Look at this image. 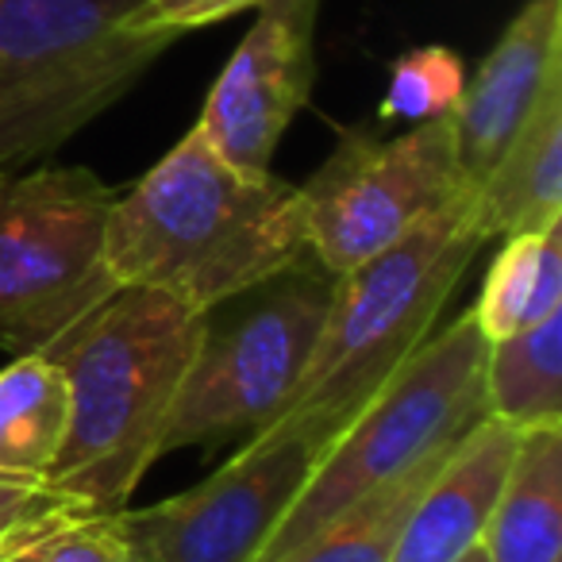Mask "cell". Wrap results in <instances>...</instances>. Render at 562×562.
Masks as SVG:
<instances>
[{"label": "cell", "instance_id": "obj_7", "mask_svg": "<svg viewBox=\"0 0 562 562\" xmlns=\"http://www.w3.org/2000/svg\"><path fill=\"white\" fill-rule=\"evenodd\" d=\"M331 281L336 273L305 258L204 313L193 362L166 424L162 454L255 436L278 420L328 316Z\"/></svg>", "mask_w": 562, "mask_h": 562}, {"label": "cell", "instance_id": "obj_11", "mask_svg": "<svg viewBox=\"0 0 562 562\" xmlns=\"http://www.w3.org/2000/svg\"><path fill=\"white\" fill-rule=\"evenodd\" d=\"M562 78V0H524L501 40L462 86L451 112L454 147L467 181L493 170L539 97Z\"/></svg>", "mask_w": 562, "mask_h": 562}, {"label": "cell", "instance_id": "obj_3", "mask_svg": "<svg viewBox=\"0 0 562 562\" xmlns=\"http://www.w3.org/2000/svg\"><path fill=\"white\" fill-rule=\"evenodd\" d=\"M485 243L470 189L390 250L336 273L305 374L273 424H297L331 443L420 351Z\"/></svg>", "mask_w": 562, "mask_h": 562}, {"label": "cell", "instance_id": "obj_22", "mask_svg": "<svg viewBox=\"0 0 562 562\" xmlns=\"http://www.w3.org/2000/svg\"><path fill=\"white\" fill-rule=\"evenodd\" d=\"M258 4H266V0H143L132 12V27L181 40V35L201 32V27L224 24L239 12H255Z\"/></svg>", "mask_w": 562, "mask_h": 562}, {"label": "cell", "instance_id": "obj_6", "mask_svg": "<svg viewBox=\"0 0 562 562\" xmlns=\"http://www.w3.org/2000/svg\"><path fill=\"white\" fill-rule=\"evenodd\" d=\"M116 189L86 166H40L0 186V347L58 355L120 293L104 262Z\"/></svg>", "mask_w": 562, "mask_h": 562}, {"label": "cell", "instance_id": "obj_18", "mask_svg": "<svg viewBox=\"0 0 562 562\" xmlns=\"http://www.w3.org/2000/svg\"><path fill=\"white\" fill-rule=\"evenodd\" d=\"M451 447L431 451L428 459L408 467L405 474L385 482L382 490L362 497L359 505L339 513L336 520L324 524L316 536H308L305 543H297L293 551H285L273 562H390L393 543H397L408 513H413V505L420 501L424 485L443 467Z\"/></svg>", "mask_w": 562, "mask_h": 562}, {"label": "cell", "instance_id": "obj_12", "mask_svg": "<svg viewBox=\"0 0 562 562\" xmlns=\"http://www.w3.org/2000/svg\"><path fill=\"white\" fill-rule=\"evenodd\" d=\"M516 439L520 431L482 416L424 485L393 543L390 562H459L467 551L482 547V531L505 485Z\"/></svg>", "mask_w": 562, "mask_h": 562}, {"label": "cell", "instance_id": "obj_23", "mask_svg": "<svg viewBox=\"0 0 562 562\" xmlns=\"http://www.w3.org/2000/svg\"><path fill=\"white\" fill-rule=\"evenodd\" d=\"M120 562H155V559H150L139 543H132V539H127V551H124V559H120Z\"/></svg>", "mask_w": 562, "mask_h": 562}, {"label": "cell", "instance_id": "obj_24", "mask_svg": "<svg viewBox=\"0 0 562 562\" xmlns=\"http://www.w3.org/2000/svg\"><path fill=\"white\" fill-rule=\"evenodd\" d=\"M459 562H485V551H482V547H474V551H467Z\"/></svg>", "mask_w": 562, "mask_h": 562}, {"label": "cell", "instance_id": "obj_1", "mask_svg": "<svg viewBox=\"0 0 562 562\" xmlns=\"http://www.w3.org/2000/svg\"><path fill=\"white\" fill-rule=\"evenodd\" d=\"M305 258L301 189L235 170L196 127L112 196L104 220V262L120 290H158L201 316Z\"/></svg>", "mask_w": 562, "mask_h": 562}, {"label": "cell", "instance_id": "obj_20", "mask_svg": "<svg viewBox=\"0 0 562 562\" xmlns=\"http://www.w3.org/2000/svg\"><path fill=\"white\" fill-rule=\"evenodd\" d=\"M89 516L101 513H93L86 497L63 490L47 474H0V562L35 539Z\"/></svg>", "mask_w": 562, "mask_h": 562}, {"label": "cell", "instance_id": "obj_4", "mask_svg": "<svg viewBox=\"0 0 562 562\" xmlns=\"http://www.w3.org/2000/svg\"><path fill=\"white\" fill-rule=\"evenodd\" d=\"M143 0H0V173L43 162L173 47L135 32Z\"/></svg>", "mask_w": 562, "mask_h": 562}, {"label": "cell", "instance_id": "obj_8", "mask_svg": "<svg viewBox=\"0 0 562 562\" xmlns=\"http://www.w3.org/2000/svg\"><path fill=\"white\" fill-rule=\"evenodd\" d=\"M297 189L313 258L328 273H347L474 186L459 166L451 116H436L393 139L359 127L344 132L321 170Z\"/></svg>", "mask_w": 562, "mask_h": 562}, {"label": "cell", "instance_id": "obj_13", "mask_svg": "<svg viewBox=\"0 0 562 562\" xmlns=\"http://www.w3.org/2000/svg\"><path fill=\"white\" fill-rule=\"evenodd\" d=\"M474 216L485 239L543 232L562 220V78L539 97L493 170L477 181Z\"/></svg>", "mask_w": 562, "mask_h": 562}, {"label": "cell", "instance_id": "obj_5", "mask_svg": "<svg viewBox=\"0 0 562 562\" xmlns=\"http://www.w3.org/2000/svg\"><path fill=\"white\" fill-rule=\"evenodd\" d=\"M490 339L477 321L462 313L367 401L359 416L316 459L308 482L285 508L281 524L255 562H273L308 536L382 490L408 467L451 447L485 416L482 367Z\"/></svg>", "mask_w": 562, "mask_h": 562}, {"label": "cell", "instance_id": "obj_17", "mask_svg": "<svg viewBox=\"0 0 562 562\" xmlns=\"http://www.w3.org/2000/svg\"><path fill=\"white\" fill-rule=\"evenodd\" d=\"M562 308V220L543 232L508 235L485 273L474 321L485 339H505Z\"/></svg>", "mask_w": 562, "mask_h": 562}, {"label": "cell", "instance_id": "obj_2", "mask_svg": "<svg viewBox=\"0 0 562 562\" xmlns=\"http://www.w3.org/2000/svg\"><path fill=\"white\" fill-rule=\"evenodd\" d=\"M204 316L158 290H120L58 367L70 382V431L50 482L78 493L93 513L132 505L143 474L162 459L173 401L193 362Z\"/></svg>", "mask_w": 562, "mask_h": 562}, {"label": "cell", "instance_id": "obj_14", "mask_svg": "<svg viewBox=\"0 0 562 562\" xmlns=\"http://www.w3.org/2000/svg\"><path fill=\"white\" fill-rule=\"evenodd\" d=\"M482 551L485 562H562V428L520 431Z\"/></svg>", "mask_w": 562, "mask_h": 562}, {"label": "cell", "instance_id": "obj_19", "mask_svg": "<svg viewBox=\"0 0 562 562\" xmlns=\"http://www.w3.org/2000/svg\"><path fill=\"white\" fill-rule=\"evenodd\" d=\"M467 86L462 58L447 47H416L401 55L390 70L378 120H405V124H424V120L451 116L454 104Z\"/></svg>", "mask_w": 562, "mask_h": 562}, {"label": "cell", "instance_id": "obj_21", "mask_svg": "<svg viewBox=\"0 0 562 562\" xmlns=\"http://www.w3.org/2000/svg\"><path fill=\"white\" fill-rule=\"evenodd\" d=\"M127 551V531L120 513L89 516V520L66 524L50 536L27 543L24 551L9 554L4 562H120Z\"/></svg>", "mask_w": 562, "mask_h": 562}, {"label": "cell", "instance_id": "obj_9", "mask_svg": "<svg viewBox=\"0 0 562 562\" xmlns=\"http://www.w3.org/2000/svg\"><path fill=\"white\" fill-rule=\"evenodd\" d=\"M324 451L308 428L270 424L193 490L150 508L127 505L120 520L155 562H255Z\"/></svg>", "mask_w": 562, "mask_h": 562}, {"label": "cell", "instance_id": "obj_16", "mask_svg": "<svg viewBox=\"0 0 562 562\" xmlns=\"http://www.w3.org/2000/svg\"><path fill=\"white\" fill-rule=\"evenodd\" d=\"M70 431V382L47 355L0 370V474H50Z\"/></svg>", "mask_w": 562, "mask_h": 562}, {"label": "cell", "instance_id": "obj_10", "mask_svg": "<svg viewBox=\"0 0 562 562\" xmlns=\"http://www.w3.org/2000/svg\"><path fill=\"white\" fill-rule=\"evenodd\" d=\"M321 0H266L220 70L196 132L243 173H270L273 150L316 86Z\"/></svg>", "mask_w": 562, "mask_h": 562}, {"label": "cell", "instance_id": "obj_15", "mask_svg": "<svg viewBox=\"0 0 562 562\" xmlns=\"http://www.w3.org/2000/svg\"><path fill=\"white\" fill-rule=\"evenodd\" d=\"M482 408L513 431L562 428V308L524 331L490 339Z\"/></svg>", "mask_w": 562, "mask_h": 562}, {"label": "cell", "instance_id": "obj_25", "mask_svg": "<svg viewBox=\"0 0 562 562\" xmlns=\"http://www.w3.org/2000/svg\"><path fill=\"white\" fill-rule=\"evenodd\" d=\"M4 178H9V173H0V186H4Z\"/></svg>", "mask_w": 562, "mask_h": 562}]
</instances>
